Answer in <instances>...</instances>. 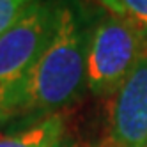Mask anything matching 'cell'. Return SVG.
I'll list each match as a JSON object with an SVG mask.
<instances>
[{
    "label": "cell",
    "instance_id": "obj_9",
    "mask_svg": "<svg viewBox=\"0 0 147 147\" xmlns=\"http://www.w3.org/2000/svg\"><path fill=\"white\" fill-rule=\"evenodd\" d=\"M145 147H147V145H145Z\"/></svg>",
    "mask_w": 147,
    "mask_h": 147
},
{
    "label": "cell",
    "instance_id": "obj_6",
    "mask_svg": "<svg viewBox=\"0 0 147 147\" xmlns=\"http://www.w3.org/2000/svg\"><path fill=\"white\" fill-rule=\"evenodd\" d=\"M110 14L124 18L128 22L147 30V0H99Z\"/></svg>",
    "mask_w": 147,
    "mask_h": 147
},
{
    "label": "cell",
    "instance_id": "obj_2",
    "mask_svg": "<svg viewBox=\"0 0 147 147\" xmlns=\"http://www.w3.org/2000/svg\"><path fill=\"white\" fill-rule=\"evenodd\" d=\"M147 55V30L108 14L89 30L85 89L94 96H112Z\"/></svg>",
    "mask_w": 147,
    "mask_h": 147
},
{
    "label": "cell",
    "instance_id": "obj_8",
    "mask_svg": "<svg viewBox=\"0 0 147 147\" xmlns=\"http://www.w3.org/2000/svg\"><path fill=\"white\" fill-rule=\"evenodd\" d=\"M51 147H82L80 144H78V140L75 138L73 135H64V136H60V138L51 145Z\"/></svg>",
    "mask_w": 147,
    "mask_h": 147
},
{
    "label": "cell",
    "instance_id": "obj_5",
    "mask_svg": "<svg viewBox=\"0 0 147 147\" xmlns=\"http://www.w3.org/2000/svg\"><path fill=\"white\" fill-rule=\"evenodd\" d=\"M66 135V122L60 113L50 115L14 131L0 133V147H51Z\"/></svg>",
    "mask_w": 147,
    "mask_h": 147
},
{
    "label": "cell",
    "instance_id": "obj_7",
    "mask_svg": "<svg viewBox=\"0 0 147 147\" xmlns=\"http://www.w3.org/2000/svg\"><path fill=\"white\" fill-rule=\"evenodd\" d=\"M32 2L36 0H0V36L16 23Z\"/></svg>",
    "mask_w": 147,
    "mask_h": 147
},
{
    "label": "cell",
    "instance_id": "obj_4",
    "mask_svg": "<svg viewBox=\"0 0 147 147\" xmlns=\"http://www.w3.org/2000/svg\"><path fill=\"white\" fill-rule=\"evenodd\" d=\"M110 142L112 147L147 145V55L115 92Z\"/></svg>",
    "mask_w": 147,
    "mask_h": 147
},
{
    "label": "cell",
    "instance_id": "obj_1",
    "mask_svg": "<svg viewBox=\"0 0 147 147\" xmlns=\"http://www.w3.org/2000/svg\"><path fill=\"white\" fill-rule=\"evenodd\" d=\"M87 41L82 9L57 2L53 34L27 76L0 103V126H28L75 103L85 89Z\"/></svg>",
    "mask_w": 147,
    "mask_h": 147
},
{
    "label": "cell",
    "instance_id": "obj_3",
    "mask_svg": "<svg viewBox=\"0 0 147 147\" xmlns=\"http://www.w3.org/2000/svg\"><path fill=\"white\" fill-rule=\"evenodd\" d=\"M57 2L36 0L0 36V103L22 82L53 34Z\"/></svg>",
    "mask_w": 147,
    "mask_h": 147
}]
</instances>
